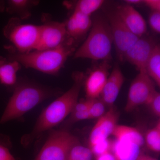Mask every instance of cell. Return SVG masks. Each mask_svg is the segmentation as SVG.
<instances>
[{
	"mask_svg": "<svg viewBox=\"0 0 160 160\" xmlns=\"http://www.w3.org/2000/svg\"><path fill=\"white\" fill-rule=\"evenodd\" d=\"M75 18L81 38L83 37L92 26V22L90 16L73 11L72 13Z\"/></svg>",
	"mask_w": 160,
	"mask_h": 160,
	"instance_id": "cell-23",
	"label": "cell"
},
{
	"mask_svg": "<svg viewBox=\"0 0 160 160\" xmlns=\"http://www.w3.org/2000/svg\"><path fill=\"white\" fill-rule=\"evenodd\" d=\"M4 36L9 40L19 53H28L36 50L39 42L40 26L24 24L15 17L9 20L3 30Z\"/></svg>",
	"mask_w": 160,
	"mask_h": 160,
	"instance_id": "cell-5",
	"label": "cell"
},
{
	"mask_svg": "<svg viewBox=\"0 0 160 160\" xmlns=\"http://www.w3.org/2000/svg\"><path fill=\"white\" fill-rule=\"evenodd\" d=\"M112 142L108 139L102 140L89 146V149L92 154L97 157L110 152L111 150Z\"/></svg>",
	"mask_w": 160,
	"mask_h": 160,
	"instance_id": "cell-25",
	"label": "cell"
},
{
	"mask_svg": "<svg viewBox=\"0 0 160 160\" xmlns=\"http://www.w3.org/2000/svg\"><path fill=\"white\" fill-rule=\"evenodd\" d=\"M125 1L128 5L130 6L132 5H139L143 3V1L142 0H126Z\"/></svg>",
	"mask_w": 160,
	"mask_h": 160,
	"instance_id": "cell-34",
	"label": "cell"
},
{
	"mask_svg": "<svg viewBox=\"0 0 160 160\" xmlns=\"http://www.w3.org/2000/svg\"><path fill=\"white\" fill-rule=\"evenodd\" d=\"M96 160H116L114 155L110 152L96 157Z\"/></svg>",
	"mask_w": 160,
	"mask_h": 160,
	"instance_id": "cell-32",
	"label": "cell"
},
{
	"mask_svg": "<svg viewBox=\"0 0 160 160\" xmlns=\"http://www.w3.org/2000/svg\"><path fill=\"white\" fill-rule=\"evenodd\" d=\"M91 99H87L78 102L75 105L74 108L72 112L85 111L88 110L90 106Z\"/></svg>",
	"mask_w": 160,
	"mask_h": 160,
	"instance_id": "cell-29",
	"label": "cell"
},
{
	"mask_svg": "<svg viewBox=\"0 0 160 160\" xmlns=\"http://www.w3.org/2000/svg\"><path fill=\"white\" fill-rule=\"evenodd\" d=\"M105 2L103 0H79L74 5V11L90 16Z\"/></svg>",
	"mask_w": 160,
	"mask_h": 160,
	"instance_id": "cell-20",
	"label": "cell"
},
{
	"mask_svg": "<svg viewBox=\"0 0 160 160\" xmlns=\"http://www.w3.org/2000/svg\"><path fill=\"white\" fill-rule=\"evenodd\" d=\"M0 160H16L6 146L0 143Z\"/></svg>",
	"mask_w": 160,
	"mask_h": 160,
	"instance_id": "cell-30",
	"label": "cell"
},
{
	"mask_svg": "<svg viewBox=\"0 0 160 160\" xmlns=\"http://www.w3.org/2000/svg\"><path fill=\"white\" fill-rule=\"evenodd\" d=\"M157 45L152 38L143 36L139 38L126 51L124 61L134 65L139 72H146V63Z\"/></svg>",
	"mask_w": 160,
	"mask_h": 160,
	"instance_id": "cell-10",
	"label": "cell"
},
{
	"mask_svg": "<svg viewBox=\"0 0 160 160\" xmlns=\"http://www.w3.org/2000/svg\"><path fill=\"white\" fill-rule=\"evenodd\" d=\"M126 27L135 35L141 38L147 31L146 21L132 6H118L116 12Z\"/></svg>",
	"mask_w": 160,
	"mask_h": 160,
	"instance_id": "cell-13",
	"label": "cell"
},
{
	"mask_svg": "<svg viewBox=\"0 0 160 160\" xmlns=\"http://www.w3.org/2000/svg\"><path fill=\"white\" fill-rule=\"evenodd\" d=\"M79 143L77 138L66 130H53L33 160H67L72 147Z\"/></svg>",
	"mask_w": 160,
	"mask_h": 160,
	"instance_id": "cell-6",
	"label": "cell"
},
{
	"mask_svg": "<svg viewBox=\"0 0 160 160\" xmlns=\"http://www.w3.org/2000/svg\"><path fill=\"white\" fill-rule=\"evenodd\" d=\"M111 150L116 160H136L141 153L136 144L116 139L112 143Z\"/></svg>",
	"mask_w": 160,
	"mask_h": 160,
	"instance_id": "cell-17",
	"label": "cell"
},
{
	"mask_svg": "<svg viewBox=\"0 0 160 160\" xmlns=\"http://www.w3.org/2000/svg\"><path fill=\"white\" fill-rule=\"evenodd\" d=\"M74 77V83L71 88L41 112L32 131L23 138L22 142L24 145H29L43 132L62 122L71 113L78 102L84 76L81 72H77Z\"/></svg>",
	"mask_w": 160,
	"mask_h": 160,
	"instance_id": "cell-1",
	"label": "cell"
},
{
	"mask_svg": "<svg viewBox=\"0 0 160 160\" xmlns=\"http://www.w3.org/2000/svg\"><path fill=\"white\" fill-rule=\"evenodd\" d=\"M136 160H158L148 155L140 153L137 159Z\"/></svg>",
	"mask_w": 160,
	"mask_h": 160,
	"instance_id": "cell-33",
	"label": "cell"
},
{
	"mask_svg": "<svg viewBox=\"0 0 160 160\" xmlns=\"http://www.w3.org/2000/svg\"><path fill=\"white\" fill-rule=\"evenodd\" d=\"M70 114V117L68 121V124H71L79 121L90 119L88 110L85 111L72 112Z\"/></svg>",
	"mask_w": 160,
	"mask_h": 160,
	"instance_id": "cell-28",
	"label": "cell"
},
{
	"mask_svg": "<svg viewBox=\"0 0 160 160\" xmlns=\"http://www.w3.org/2000/svg\"><path fill=\"white\" fill-rule=\"evenodd\" d=\"M110 68L109 61L106 60L103 61L89 72L85 83L87 99L98 98L101 95L109 77V70Z\"/></svg>",
	"mask_w": 160,
	"mask_h": 160,
	"instance_id": "cell-11",
	"label": "cell"
},
{
	"mask_svg": "<svg viewBox=\"0 0 160 160\" xmlns=\"http://www.w3.org/2000/svg\"><path fill=\"white\" fill-rule=\"evenodd\" d=\"M112 135L116 140L132 143L140 147L145 143L144 138L141 132L136 128L130 126L117 125Z\"/></svg>",
	"mask_w": 160,
	"mask_h": 160,
	"instance_id": "cell-18",
	"label": "cell"
},
{
	"mask_svg": "<svg viewBox=\"0 0 160 160\" xmlns=\"http://www.w3.org/2000/svg\"><path fill=\"white\" fill-rule=\"evenodd\" d=\"M112 42L108 21L101 17L96 18L92 22L88 37L75 52L73 58L109 61Z\"/></svg>",
	"mask_w": 160,
	"mask_h": 160,
	"instance_id": "cell-4",
	"label": "cell"
},
{
	"mask_svg": "<svg viewBox=\"0 0 160 160\" xmlns=\"http://www.w3.org/2000/svg\"><path fill=\"white\" fill-rule=\"evenodd\" d=\"M149 26L153 31L159 34L160 32V12L152 11L149 17Z\"/></svg>",
	"mask_w": 160,
	"mask_h": 160,
	"instance_id": "cell-27",
	"label": "cell"
},
{
	"mask_svg": "<svg viewBox=\"0 0 160 160\" xmlns=\"http://www.w3.org/2000/svg\"><path fill=\"white\" fill-rule=\"evenodd\" d=\"M6 9V2L0 1V12L5 11Z\"/></svg>",
	"mask_w": 160,
	"mask_h": 160,
	"instance_id": "cell-35",
	"label": "cell"
},
{
	"mask_svg": "<svg viewBox=\"0 0 160 160\" xmlns=\"http://www.w3.org/2000/svg\"><path fill=\"white\" fill-rule=\"evenodd\" d=\"M146 105L149 106L152 112L156 116H160V94L156 91Z\"/></svg>",
	"mask_w": 160,
	"mask_h": 160,
	"instance_id": "cell-26",
	"label": "cell"
},
{
	"mask_svg": "<svg viewBox=\"0 0 160 160\" xmlns=\"http://www.w3.org/2000/svg\"><path fill=\"white\" fill-rule=\"evenodd\" d=\"M76 51V43L72 39L55 49L33 50L22 53L10 51L7 58L15 60L26 68H31L46 74H57L69 56Z\"/></svg>",
	"mask_w": 160,
	"mask_h": 160,
	"instance_id": "cell-2",
	"label": "cell"
},
{
	"mask_svg": "<svg viewBox=\"0 0 160 160\" xmlns=\"http://www.w3.org/2000/svg\"><path fill=\"white\" fill-rule=\"evenodd\" d=\"M124 82V77L118 64L115 65L101 94V100L112 107L117 98Z\"/></svg>",
	"mask_w": 160,
	"mask_h": 160,
	"instance_id": "cell-14",
	"label": "cell"
},
{
	"mask_svg": "<svg viewBox=\"0 0 160 160\" xmlns=\"http://www.w3.org/2000/svg\"><path fill=\"white\" fill-rule=\"evenodd\" d=\"M106 105L101 99H91L89 111L90 119L100 118L105 114Z\"/></svg>",
	"mask_w": 160,
	"mask_h": 160,
	"instance_id": "cell-24",
	"label": "cell"
},
{
	"mask_svg": "<svg viewBox=\"0 0 160 160\" xmlns=\"http://www.w3.org/2000/svg\"><path fill=\"white\" fill-rule=\"evenodd\" d=\"M42 22L39 26V38L36 50L55 49L71 39L67 35L65 22L53 21L48 14H43Z\"/></svg>",
	"mask_w": 160,
	"mask_h": 160,
	"instance_id": "cell-7",
	"label": "cell"
},
{
	"mask_svg": "<svg viewBox=\"0 0 160 160\" xmlns=\"http://www.w3.org/2000/svg\"><path fill=\"white\" fill-rule=\"evenodd\" d=\"M92 155L89 148L82 146L79 143L72 147L67 160H92Z\"/></svg>",
	"mask_w": 160,
	"mask_h": 160,
	"instance_id": "cell-22",
	"label": "cell"
},
{
	"mask_svg": "<svg viewBox=\"0 0 160 160\" xmlns=\"http://www.w3.org/2000/svg\"><path fill=\"white\" fill-rule=\"evenodd\" d=\"M145 142L148 149L155 152L160 151V122L158 121L155 126L149 129L145 136Z\"/></svg>",
	"mask_w": 160,
	"mask_h": 160,
	"instance_id": "cell-21",
	"label": "cell"
},
{
	"mask_svg": "<svg viewBox=\"0 0 160 160\" xmlns=\"http://www.w3.org/2000/svg\"><path fill=\"white\" fill-rule=\"evenodd\" d=\"M39 2L36 0H9L6 2L5 10L22 21L31 17L32 9Z\"/></svg>",
	"mask_w": 160,
	"mask_h": 160,
	"instance_id": "cell-16",
	"label": "cell"
},
{
	"mask_svg": "<svg viewBox=\"0 0 160 160\" xmlns=\"http://www.w3.org/2000/svg\"><path fill=\"white\" fill-rule=\"evenodd\" d=\"M21 68L17 61L0 56V82L6 86L16 85L17 74Z\"/></svg>",
	"mask_w": 160,
	"mask_h": 160,
	"instance_id": "cell-15",
	"label": "cell"
},
{
	"mask_svg": "<svg viewBox=\"0 0 160 160\" xmlns=\"http://www.w3.org/2000/svg\"><path fill=\"white\" fill-rule=\"evenodd\" d=\"M147 74L158 86H160V47L157 45L147 61L146 66Z\"/></svg>",
	"mask_w": 160,
	"mask_h": 160,
	"instance_id": "cell-19",
	"label": "cell"
},
{
	"mask_svg": "<svg viewBox=\"0 0 160 160\" xmlns=\"http://www.w3.org/2000/svg\"><path fill=\"white\" fill-rule=\"evenodd\" d=\"M156 91L151 78L146 72H140L130 85L125 110L130 112L138 106L146 105Z\"/></svg>",
	"mask_w": 160,
	"mask_h": 160,
	"instance_id": "cell-8",
	"label": "cell"
},
{
	"mask_svg": "<svg viewBox=\"0 0 160 160\" xmlns=\"http://www.w3.org/2000/svg\"><path fill=\"white\" fill-rule=\"evenodd\" d=\"M152 11L160 12V0H144L143 3Z\"/></svg>",
	"mask_w": 160,
	"mask_h": 160,
	"instance_id": "cell-31",
	"label": "cell"
},
{
	"mask_svg": "<svg viewBox=\"0 0 160 160\" xmlns=\"http://www.w3.org/2000/svg\"><path fill=\"white\" fill-rule=\"evenodd\" d=\"M54 94L52 89L34 83L24 82L16 84L0 123H5L21 117Z\"/></svg>",
	"mask_w": 160,
	"mask_h": 160,
	"instance_id": "cell-3",
	"label": "cell"
},
{
	"mask_svg": "<svg viewBox=\"0 0 160 160\" xmlns=\"http://www.w3.org/2000/svg\"><path fill=\"white\" fill-rule=\"evenodd\" d=\"M119 118V112L113 106L109 111L99 118L92 129L89 137V146L108 139L112 134Z\"/></svg>",
	"mask_w": 160,
	"mask_h": 160,
	"instance_id": "cell-12",
	"label": "cell"
},
{
	"mask_svg": "<svg viewBox=\"0 0 160 160\" xmlns=\"http://www.w3.org/2000/svg\"><path fill=\"white\" fill-rule=\"evenodd\" d=\"M108 22L118 58L120 62H122L126 51L139 38L128 29L116 12L108 15Z\"/></svg>",
	"mask_w": 160,
	"mask_h": 160,
	"instance_id": "cell-9",
	"label": "cell"
}]
</instances>
